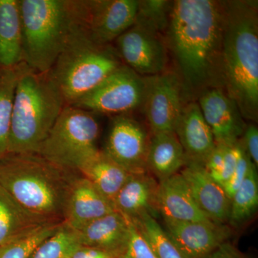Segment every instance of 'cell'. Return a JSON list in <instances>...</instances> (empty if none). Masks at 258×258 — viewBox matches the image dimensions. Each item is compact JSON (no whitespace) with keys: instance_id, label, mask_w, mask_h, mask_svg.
<instances>
[{"instance_id":"cell-1","label":"cell","mask_w":258,"mask_h":258,"mask_svg":"<svg viewBox=\"0 0 258 258\" xmlns=\"http://www.w3.org/2000/svg\"><path fill=\"white\" fill-rule=\"evenodd\" d=\"M222 30V1H172L164 39L185 103L206 90L224 89Z\"/></svg>"},{"instance_id":"cell-2","label":"cell","mask_w":258,"mask_h":258,"mask_svg":"<svg viewBox=\"0 0 258 258\" xmlns=\"http://www.w3.org/2000/svg\"><path fill=\"white\" fill-rule=\"evenodd\" d=\"M224 91L244 120H258V2L222 1Z\"/></svg>"},{"instance_id":"cell-3","label":"cell","mask_w":258,"mask_h":258,"mask_svg":"<svg viewBox=\"0 0 258 258\" xmlns=\"http://www.w3.org/2000/svg\"><path fill=\"white\" fill-rule=\"evenodd\" d=\"M78 174L37 154H8L0 160V185L27 211L47 222H63L70 186Z\"/></svg>"},{"instance_id":"cell-4","label":"cell","mask_w":258,"mask_h":258,"mask_svg":"<svg viewBox=\"0 0 258 258\" xmlns=\"http://www.w3.org/2000/svg\"><path fill=\"white\" fill-rule=\"evenodd\" d=\"M66 105L48 72L24 63L15 88L8 154H37Z\"/></svg>"},{"instance_id":"cell-5","label":"cell","mask_w":258,"mask_h":258,"mask_svg":"<svg viewBox=\"0 0 258 258\" xmlns=\"http://www.w3.org/2000/svg\"><path fill=\"white\" fill-rule=\"evenodd\" d=\"M24 60L34 71H50L80 23L79 0H20Z\"/></svg>"},{"instance_id":"cell-6","label":"cell","mask_w":258,"mask_h":258,"mask_svg":"<svg viewBox=\"0 0 258 258\" xmlns=\"http://www.w3.org/2000/svg\"><path fill=\"white\" fill-rule=\"evenodd\" d=\"M123 64L113 45L93 42L80 22L48 73L66 104L72 106Z\"/></svg>"},{"instance_id":"cell-7","label":"cell","mask_w":258,"mask_h":258,"mask_svg":"<svg viewBox=\"0 0 258 258\" xmlns=\"http://www.w3.org/2000/svg\"><path fill=\"white\" fill-rule=\"evenodd\" d=\"M96 114L66 105L37 154L67 170L77 171L100 150Z\"/></svg>"},{"instance_id":"cell-8","label":"cell","mask_w":258,"mask_h":258,"mask_svg":"<svg viewBox=\"0 0 258 258\" xmlns=\"http://www.w3.org/2000/svg\"><path fill=\"white\" fill-rule=\"evenodd\" d=\"M146 90V77L123 64L72 106L95 114H127L142 108Z\"/></svg>"},{"instance_id":"cell-9","label":"cell","mask_w":258,"mask_h":258,"mask_svg":"<svg viewBox=\"0 0 258 258\" xmlns=\"http://www.w3.org/2000/svg\"><path fill=\"white\" fill-rule=\"evenodd\" d=\"M139 0H79L81 24L99 45L113 42L135 23Z\"/></svg>"},{"instance_id":"cell-10","label":"cell","mask_w":258,"mask_h":258,"mask_svg":"<svg viewBox=\"0 0 258 258\" xmlns=\"http://www.w3.org/2000/svg\"><path fill=\"white\" fill-rule=\"evenodd\" d=\"M113 46L123 64L142 77L166 71L169 52L162 35L134 23Z\"/></svg>"},{"instance_id":"cell-11","label":"cell","mask_w":258,"mask_h":258,"mask_svg":"<svg viewBox=\"0 0 258 258\" xmlns=\"http://www.w3.org/2000/svg\"><path fill=\"white\" fill-rule=\"evenodd\" d=\"M151 137L145 126L131 113L112 118L103 152L129 174L147 172Z\"/></svg>"},{"instance_id":"cell-12","label":"cell","mask_w":258,"mask_h":258,"mask_svg":"<svg viewBox=\"0 0 258 258\" xmlns=\"http://www.w3.org/2000/svg\"><path fill=\"white\" fill-rule=\"evenodd\" d=\"M143 108L152 135L174 132L185 102L181 84L174 73L146 77Z\"/></svg>"},{"instance_id":"cell-13","label":"cell","mask_w":258,"mask_h":258,"mask_svg":"<svg viewBox=\"0 0 258 258\" xmlns=\"http://www.w3.org/2000/svg\"><path fill=\"white\" fill-rule=\"evenodd\" d=\"M215 144L233 146L242 137L245 122L238 106L222 88L206 90L197 99Z\"/></svg>"},{"instance_id":"cell-14","label":"cell","mask_w":258,"mask_h":258,"mask_svg":"<svg viewBox=\"0 0 258 258\" xmlns=\"http://www.w3.org/2000/svg\"><path fill=\"white\" fill-rule=\"evenodd\" d=\"M164 230L185 258H205L232 235L228 225L163 219Z\"/></svg>"},{"instance_id":"cell-15","label":"cell","mask_w":258,"mask_h":258,"mask_svg":"<svg viewBox=\"0 0 258 258\" xmlns=\"http://www.w3.org/2000/svg\"><path fill=\"white\" fill-rule=\"evenodd\" d=\"M179 173L186 180L198 208L209 220L218 225H227L230 199L204 166L186 161Z\"/></svg>"},{"instance_id":"cell-16","label":"cell","mask_w":258,"mask_h":258,"mask_svg":"<svg viewBox=\"0 0 258 258\" xmlns=\"http://www.w3.org/2000/svg\"><path fill=\"white\" fill-rule=\"evenodd\" d=\"M115 211L113 205L87 179L78 174L70 186L63 222L76 230Z\"/></svg>"},{"instance_id":"cell-17","label":"cell","mask_w":258,"mask_h":258,"mask_svg":"<svg viewBox=\"0 0 258 258\" xmlns=\"http://www.w3.org/2000/svg\"><path fill=\"white\" fill-rule=\"evenodd\" d=\"M174 132L184 149L186 161L204 166L216 144L197 101L184 104Z\"/></svg>"},{"instance_id":"cell-18","label":"cell","mask_w":258,"mask_h":258,"mask_svg":"<svg viewBox=\"0 0 258 258\" xmlns=\"http://www.w3.org/2000/svg\"><path fill=\"white\" fill-rule=\"evenodd\" d=\"M157 204L163 219L180 222L210 221L198 208L186 180L179 172L158 182Z\"/></svg>"},{"instance_id":"cell-19","label":"cell","mask_w":258,"mask_h":258,"mask_svg":"<svg viewBox=\"0 0 258 258\" xmlns=\"http://www.w3.org/2000/svg\"><path fill=\"white\" fill-rule=\"evenodd\" d=\"M157 180L149 173L131 174L113 200L115 211L131 221L149 214L157 219Z\"/></svg>"},{"instance_id":"cell-20","label":"cell","mask_w":258,"mask_h":258,"mask_svg":"<svg viewBox=\"0 0 258 258\" xmlns=\"http://www.w3.org/2000/svg\"><path fill=\"white\" fill-rule=\"evenodd\" d=\"M129 220L117 211L107 214L76 230L81 245L94 247L115 258L128 239Z\"/></svg>"},{"instance_id":"cell-21","label":"cell","mask_w":258,"mask_h":258,"mask_svg":"<svg viewBox=\"0 0 258 258\" xmlns=\"http://www.w3.org/2000/svg\"><path fill=\"white\" fill-rule=\"evenodd\" d=\"M24 62L20 0H0V71Z\"/></svg>"},{"instance_id":"cell-22","label":"cell","mask_w":258,"mask_h":258,"mask_svg":"<svg viewBox=\"0 0 258 258\" xmlns=\"http://www.w3.org/2000/svg\"><path fill=\"white\" fill-rule=\"evenodd\" d=\"M186 155L175 132L152 135L147 157V170L158 182L179 173Z\"/></svg>"},{"instance_id":"cell-23","label":"cell","mask_w":258,"mask_h":258,"mask_svg":"<svg viewBox=\"0 0 258 258\" xmlns=\"http://www.w3.org/2000/svg\"><path fill=\"white\" fill-rule=\"evenodd\" d=\"M78 172L87 179L112 205L117 194L132 174L102 150L86 161Z\"/></svg>"},{"instance_id":"cell-24","label":"cell","mask_w":258,"mask_h":258,"mask_svg":"<svg viewBox=\"0 0 258 258\" xmlns=\"http://www.w3.org/2000/svg\"><path fill=\"white\" fill-rule=\"evenodd\" d=\"M50 222L27 211L0 185V247Z\"/></svg>"},{"instance_id":"cell-25","label":"cell","mask_w":258,"mask_h":258,"mask_svg":"<svg viewBox=\"0 0 258 258\" xmlns=\"http://www.w3.org/2000/svg\"><path fill=\"white\" fill-rule=\"evenodd\" d=\"M228 223L231 228L243 227L254 216L258 208L257 167L251 165L245 179L231 198Z\"/></svg>"},{"instance_id":"cell-26","label":"cell","mask_w":258,"mask_h":258,"mask_svg":"<svg viewBox=\"0 0 258 258\" xmlns=\"http://www.w3.org/2000/svg\"><path fill=\"white\" fill-rule=\"evenodd\" d=\"M24 63L0 71V160L8 154L15 88Z\"/></svg>"},{"instance_id":"cell-27","label":"cell","mask_w":258,"mask_h":258,"mask_svg":"<svg viewBox=\"0 0 258 258\" xmlns=\"http://www.w3.org/2000/svg\"><path fill=\"white\" fill-rule=\"evenodd\" d=\"M149 242L157 258H185L157 219L144 214L132 221Z\"/></svg>"},{"instance_id":"cell-28","label":"cell","mask_w":258,"mask_h":258,"mask_svg":"<svg viewBox=\"0 0 258 258\" xmlns=\"http://www.w3.org/2000/svg\"><path fill=\"white\" fill-rule=\"evenodd\" d=\"M81 245L76 230L62 222L57 230L37 247L30 258H69Z\"/></svg>"},{"instance_id":"cell-29","label":"cell","mask_w":258,"mask_h":258,"mask_svg":"<svg viewBox=\"0 0 258 258\" xmlns=\"http://www.w3.org/2000/svg\"><path fill=\"white\" fill-rule=\"evenodd\" d=\"M62 222L45 224L1 246L0 258H30L37 247L52 235Z\"/></svg>"},{"instance_id":"cell-30","label":"cell","mask_w":258,"mask_h":258,"mask_svg":"<svg viewBox=\"0 0 258 258\" xmlns=\"http://www.w3.org/2000/svg\"><path fill=\"white\" fill-rule=\"evenodd\" d=\"M172 6V1L142 0L139 1L135 24L164 37Z\"/></svg>"},{"instance_id":"cell-31","label":"cell","mask_w":258,"mask_h":258,"mask_svg":"<svg viewBox=\"0 0 258 258\" xmlns=\"http://www.w3.org/2000/svg\"><path fill=\"white\" fill-rule=\"evenodd\" d=\"M115 258H157L138 227L129 220L128 239Z\"/></svg>"},{"instance_id":"cell-32","label":"cell","mask_w":258,"mask_h":258,"mask_svg":"<svg viewBox=\"0 0 258 258\" xmlns=\"http://www.w3.org/2000/svg\"><path fill=\"white\" fill-rule=\"evenodd\" d=\"M237 148H238V157H237L235 170L228 181L222 186L230 200L243 182L249 168L253 164L249 159L247 153L244 150L243 147L240 143V139L237 142Z\"/></svg>"},{"instance_id":"cell-33","label":"cell","mask_w":258,"mask_h":258,"mask_svg":"<svg viewBox=\"0 0 258 258\" xmlns=\"http://www.w3.org/2000/svg\"><path fill=\"white\" fill-rule=\"evenodd\" d=\"M237 157L238 148L237 143L226 148L225 159L221 170L216 176L212 177L220 186H223L233 174L237 166Z\"/></svg>"},{"instance_id":"cell-34","label":"cell","mask_w":258,"mask_h":258,"mask_svg":"<svg viewBox=\"0 0 258 258\" xmlns=\"http://www.w3.org/2000/svg\"><path fill=\"white\" fill-rule=\"evenodd\" d=\"M244 150L256 167L258 165V129L254 124L246 125L244 133L240 139Z\"/></svg>"},{"instance_id":"cell-35","label":"cell","mask_w":258,"mask_h":258,"mask_svg":"<svg viewBox=\"0 0 258 258\" xmlns=\"http://www.w3.org/2000/svg\"><path fill=\"white\" fill-rule=\"evenodd\" d=\"M226 148L227 146L216 144L204 164V167L212 177L216 176L221 170L225 159Z\"/></svg>"},{"instance_id":"cell-36","label":"cell","mask_w":258,"mask_h":258,"mask_svg":"<svg viewBox=\"0 0 258 258\" xmlns=\"http://www.w3.org/2000/svg\"><path fill=\"white\" fill-rule=\"evenodd\" d=\"M205 258H246L235 246L227 241Z\"/></svg>"},{"instance_id":"cell-37","label":"cell","mask_w":258,"mask_h":258,"mask_svg":"<svg viewBox=\"0 0 258 258\" xmlns=\"http://www.w3.org/2000/svg\"><path fill=\"white\" fill-rule=\"evenodd\" d=\"M69 258H115L113 254L108 253L106 251L81 245L70 255Z\"/></svg>"}]
</instances>
